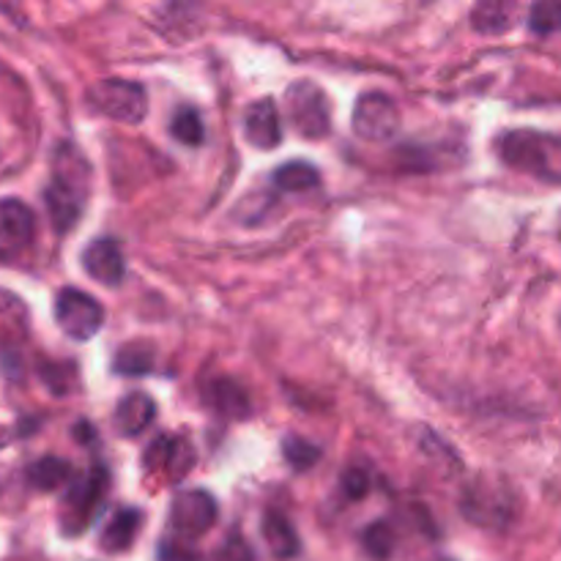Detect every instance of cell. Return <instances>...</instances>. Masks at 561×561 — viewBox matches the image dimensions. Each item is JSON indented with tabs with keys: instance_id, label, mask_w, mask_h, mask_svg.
Segmentation results:
<instances>
[{
	"instance_id": "cell-22",
	"label": "cell",
	"mask_w": 561,
	"mask_h": 561,
	"mask_svg": "<svg viewBox=\"0 0 561 561\" xmlns=\"http://www.w3.org/2000/svg\"><path fill=\"white\" fill-rule=\"evenodd\" d=\"M513 3H480L471 11L474 27L482 33H502L513 25Z\"/></svg>"
},
{
	"instance_id": "cell-25",
	"label": "cell",
	"mask_w": 561,
	"mask_h": 561,
	"mask_svg": "<svg viewBox=\"0 0 561 561\" xmlns=\"http://www.w3.org/2000/svg\"><path fill=\"white\" fill-rule=\"evenodd\" d=\"M365 548H367V553H370V557L378 559V561L392 557V551H394L392 526L383 524V520L373 524L370 529L365 531Z\"/></svg>"
},
{
	"instance_id": "cell-16",
	"label": "cell",
	"mask_w": 561,
	"mask_h": 561,
	"mask_svg": "<svg viewBox=\"0 0 561 561\" xmlns=\"http://www.w3.org/2000/svg\"><path fill=\"white\" fill-rule=\"evenodd\" d=\"M153 414H157L153 400L142 392H131L129 398L121 400L118 411H115V425L124 436H140L153 422Z\"/></svg>"
},
{
	"instance_id": "cell-23",
	"label": "cell",
	"mask_w": 561,
	"mask_h": 561,
	"mask_svg": "<svg viewBox=\"0 0 561 561\" xmlns=\"http://www.w3.org/2000/svg\"><path fill=\"white\" fill-rule=\"evenodd\" d=\"M170 131H173L175 140H181L184 146H201V142L206 140V126H203L201 113L192 107H184L175 113Z\"/></svg>"
},
{
	"instance_id": "cell-7",
	"label": "cell",
	"mask_w": 561,
	"mask_h": 561,
	"mask_svg": "<svg viewBox=\"0 0 561 561\" xmlns=\"http://www.w3.org/2000/svg\"><path fill=\"white\" fill-rule=\"evenodd\" d=\"M217 502L211 493L206 491H184L173 499L170 507V529L181 537V540H197L211 526L217 524Z\"/></svg>"
},
{
	"instance_id": "cell-2",
	"label": "cell",
	"mask_w": 561,
	"mask_h": 561,
	"mask_svg": "<svg viewBox=\"0 0 561 561\" xmlns=\"http://www.w3.org/2000/svg\"><path fill=\"white\" fill-rule=\"evenodd\" d=\"M499 157L515 170L561 184V137L535 129H515L499 140Z\"/></svg>"
},
{
	"instance_id": "cell-27",
	"label": "cell",
	"mask_w": 561,
	"mask_h": 561,
	"mask_svg": "<svg viewBox=\"0 0 561 561\" xmlns=\"http://www.w3.org/2000/svg\"><path fill=\"white\" fill-rule=\"evenodd\" d=\"M214 561H255V553H252V548L247 546L244 537L230 535L228 540L222 542V548H219L217 559Z\"/></svg>"
},
{
	"instance_id": "cell-5",
	"label": "cell",
	"mask_w": 561,
	"mask_h": 561,
	"mask_svg": "<svg viewBox=\"0 0 561 561\" xmlns=\"http://www.w3.org/2000/svg\"><path fill=\"white\" fill-rule=\"evenodd\" d=\"M104 485H107V474L99 466L77 482H71L64 502V515H60V526H64L66 535H80L82 529H88L96 510L102 507Z\"/></svg>"
},
{
	"instance_id": "cell-9",
	"label": "cell",
	"mask_w": 561,
	"mask_h": 561,
	"mask_svg": "<svg viewBox=\"0 0 561 561\" xmlns=\"http://www.w3.org/2000/svg\"><path fill=\"white\" fill-rule=\"evenodd\" d=\"M36 236V217L16 197L0 201V261H16L25 255Z\"/></svg>"
},
{
	"instance_id": "cell-11",
	"label": "cell",
	"mask_w": 561,
	"mask_h": 561,
	"mask_svg": "<svg viewBox=\"0 0 561 561\" xmlns=\"http://www.w3.org/2000/svg\"><path fill=\"white\" fill-rule=\"evenodd\" d=\"M244 135L255 148L272 151L283 140V124H279V110L272 99H261L252 104L244 115Z\"/></svg>"
},
{
	"instance_id": "cell-17",
	"label": "cell",
	"mask_w": 561,
	"mask_h": 561,
	"mask_svg": "<svg viewBox=\"0 0 561 561\" xmlns=\"http://www.w3.org/2000/svg\"><path fill=\"white\" fill-rule=\"evenodd\" d=\"M263 540H266L274 559H294L301 548L296 529L290 526V520L279 513L263 515Z\"/></svg>"
},
{
	"instance_id": "cell-21",
	"label": "cell",
	"mask_w": 561,
	"mask_h": 561,
	"mask_svg": "<svg viewBox=\"0 0 561 561\" xmlns=\"http://www.w3.org/2000/svg\"><path fill=\"white\" fill-rule=\"evenodd\" d=\"M118 376H146L153 367V348L146 343H131L118 351L113 362Z\"/></svg>"
},
{
	"instance_id": "cell-12",
	"label": "cell",
	"mask_w": 561,
	"mask_h": 561,
	"mask_svg": "<svg viewBox=\"0 0 561 561\" xmlns=\"http://www.w3.org/2000/svg\"><path fill=\"white\" fill-rule=\"evenodd\" d=\"M82 266L96 283L104 285H118L126 274L124 255H121V247L113 239L91 241L88 250L82 252Z\"/></svg>"
},
{
	"instance_id": "cell-18",
	"label": "cell",
	"mask_w": 561,
	"mask_h": 561,
	"mask_svg": "<svg viewBox=\"0 0 561 561\" xmlns=\"http://www.w3.org/2000/svg\"><path fill=\"white\" fill-rule=\"evenodd\" d=\"M206 400L211 409L230 416V420H239V416L250 414V400H247L244 389L236 381H230V378H214L206 387Z\"/></svg>"
},
{
	"instance_id": "cell-1",
	"label": "cell",
	"mask_w": 561,
	"mask_h": 561,
	"mask_svg": "<svg viewBox=\"0 0 561 561\" xmlns=\"http://www.w3.org/2000/svg\"><path fill=\"white\" fill-rule=\"evenodd\" d=\"M88 186H91V164L85 162L80 148L71 142L58 146L53 159V179L44 190L49 219L58 233H66L77 225L82 206H85Z\"/></svg>"
},
{
	"instance_id": "cell-6",
	"label": "cell",
	"mask_w": 561,
	"mask_h": 561,
	"mask_svg": "<svg viewBox=\"0 0 561 561\" xmlns=\"http://www.w3.org/2000/svg\"><path fill=\"white\" fill-rule=\"evenodd\" d=\"M55 321L71 340H91L102 329L104 310L93 296L64 288L55 299Z\"/></svg>"
},
{
	"instance_id": "cell-20",
	"label": "cell",
	"mask_w": 561,
	"mask_h": 561,
	"mask_svg": "<svg viewBox=\"0 0 561 561\" xmlns=\"http://www.w3.org/2000/svg\"><path fill=\"white\" fill-rule=\"evenodd\" d=\"M318 181H321V173L310 162H288L274 173V186L283 192H307L318 186Z\"/></svg>"
},
{
	"instance_id": "cell-19",
	"label": "cell",
	"mask_w": 561,
	"mask_h": 561,
	"mask_svg": "<svg viewBox=\"0 0 561 561\" xmlns=\"http://www.w3.org/2000/svg\"><path fill=\"white\" fill-rule=\"evenodd\" d=\"M71 477H75V469L60 458H42L27 469L31 485L42 488V491H55V488L66 485V482L71 485Z\"/></svg>"
},
{
	"instance_id": "cell-8",
	"label": "cell",
	"mask_w": 561,
	"mask_h": 561,
	"mask_svg": "<svg viewBox=\"0 0 561 561\" xmlns=\"http://www.w3.org/2000/svg\"><path fill=\"white\" fill-rule=\"evenodd\" d=\"M400 129V110L387 93H365L354 107V131L362 140H392Z\"/></svg>"
},
{
	"instance_id": "cell-15",
	"label": "cell",
	"mask_w": 561,
	"mask_h": 561,
	"mask_svg": "<svg viewBox=\"0 0 561 561\" xmlns=\"http://www.w3.org/2000/svg\"><path fill=\"white\" fill-rule=\"evenodd\" d=\"M142 515L140 510H118L110 518L107 529L102 531V548L110 553H124L135 546L137 535H140Z\"/></svg>"
},
{
	"instance_id": "cell-14",
	"label": "cell",
	"mask_w": 561,
	"mask_h": 561,
	"mask_svg": "<svg viewBox=\"0 0 561 561\" xmlns=\"http://www.w3.org/2000/svg\"><path fill=\"white\" fill-rule=\"evenodd\" d=\"M499 502L507 504L502 499V491L491 493V488L488 485H480L477 482L474 488H471L469 493H466L463 499V510H466V518L474 520V524L480 526H499L507 520V515H504V510L507 507H499Z\"/></svg>"
},
{
	"instance_id": "cell-26",
	"label": "cell",
	"mask_w": 561,
	"mask_h": 561,
	"mask_svg": "<svg viewBox=\"0 0 561 561\" xmlns=\"http://www.w3.org/2000/svg\"><path fill=\"white\" fill-rule=\"evenodd\" d=\"M283 453H285V458H288V463L299 471L312 469V466L321 460V449H318L316 444L305 442V438H288L283 447Z\"/></svg>"
},
{
	"instance_id": "cell-28",
	"label": "cell",
	"mask_w": 561,
	"mask_h": 561,
	"mask_svg": "<svg viewBox=\"0 0 561 561\" xmlns=\"http://www.w3.org/2000/svg\"><path fill=\"white\" fill-rule=\"evenodd\" d=\"M367 488H370V482H367L365 471L351 469L348 474L343 477V491L348 493V499H362L367 493Z\"/></svg>"
},
{
	"instance_id": "cell-3",
	"label": "cell",
	"mask_w": 561,
	"mask_h": 561,
	"mask_svg": "<svg viewBox=\"0 0 561 561\" xmlns=\"http://www.w3.org/2000/svg\"><path fill=\"white\" fill-rule=\"evenodd\" d=\"M285 110H288V121L301 137L321 140L329 135V126H332L329 99L323 96L316 82H294L288 88V96H285Z\"/></svg>"
},
{
	"instance_id": "cell-4",
	"label": "cell",
	"mask_w": 561,
	"mask_h": 561,
	"mask_svg": "<svg viewBox=\"0 0 561 561\" xmlns=\"http://www.w3.org/2000/svg\"><path fill=\"white\" fill-rule=\"evenodd\" d=\"M88 102L96 113L121 124H140L146 118V91L129 80H104L88 93Z\"/></svg>"
},
{
	"instance_id": "cell-13",
	"label": "cell",
	"mask_w": 561,
	"mask_h": 561,
	"mask_svg": "<svg viewBox=\"0 0 561 561\" xmlns=\"http://www.w3.org/2000/svg\"><path fill=\"white\" fill-rule=\"evenodd\" d=\"M27 307L9 290H0V348H16L27 340Z\"/></svg>"
},
{
	"instance_id": "cell-30",
	"label": "cell",
	"mask_w": 561,
	"mask_h": 561,
	"mask_svg": "<svg viewBox=\"0 0 561 561\" xmlns=\"http://www.w3.org/2000/svg\"><path fill=\"white\" fill-rule=\"evenodd\" d=\"M438 561H449V559H438Z\"/></svg>"
},
{
	"instance_id": "cell-29",
	"label": "cell",
	"mask_w": 561,
	"mask_h": 561,
	"mask_svg": "<svg viewBox=\"0 0 561 561\" xmlns=\"http://www.w3.org/2000/svg\"><path fill=\"white\" fill-rule=\"evenodd\" d=\"M162 561H197V553L192 551L184 542H162V551H159Z\"/></svg>"
},
{
	"instance_id": "cell-24",
	"label": "cell",
	"mask_w": 561,
	"mask_h": 561,
	"mask_svg": "<svg viewBox=\"0 0 561 561\" xmlns=\"http://www.w3.org/2000/svg\"><path fill=\"white\" fill-rule=\"evenodd\" d=\"M529 27L540 36H551V33L561 31V3L553 0H542L535 3L529 11Z\"/></svg>"
},
{
	"instance_id": "cell-10",
	"label": "cell",
	"mask_w": 561,
	"mask_h": 561,
	"mask_svg": "<svg viewBox=\"0 0 561 561\" xmlns=\"http://www.w3.org/2000/svg\"><path fill=\"white\" fill-rule=\"evenodd\" d=\"M192 463H195V453H192L190 442L179 436H159L146 449V469L168 477V480H181L190 474Z\"/></svg>"
}]
</instances>
